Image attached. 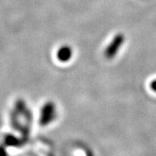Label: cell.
Segmentation results:
<instances>
[{
	"label": "cell",
	"mask_w": 156,
	"mask_h": 156,
	"mask_svg": "<svg viewBox=\"0 0 156 156\" xmlns=\"http://www.w3.org/2000/svg\"><path fill=\"white\" fill-rule=\"evenodd\" d=\"M71 56V50L69 48H63L61 50V53H60V56L62 57V60H67L69 58H70Z\"/></svg>",
	"instance_id": "2"
},
{
	"label": "cell",
	"mask_w": 156,
	"mask_h": 156,
	"mask_svg": "<svg viewBox=\"0 0 156 156\" xmlns=\"http://www.w3.org/2000/svg\"><path fill=\"white\" fill-rule=\"evenodd\" d=\"M123 41H124V37L122 34H118L115 37V38L113 39L110 44L108 46L106 51H105V56L107 58L111 59L116 55L120 47L122 44Z\"/></svg>",
	"instance_id": "1"
},
{
	"label": "cell",
	"mask_w": 156,
	"mask_h": 156,
	"mask_svg": "<svg viewBox=\"0 0 156 156\" xmlns=\"http://www.w3.org/2000/svg\"><path fill=\"white\" fill-rule=\"evenodd\" d=\"M150 89H152V91L156 92V79L150 83Z\"/></svg>",
	"instance_id": "3"
}]
</instances>
